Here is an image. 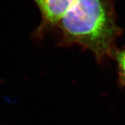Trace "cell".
Returning a JSON list of instances; mask_svg holds the SVG:
<instances>
[{
	"label": "cell",
	"mask_w": 125,
	"mask_h": 125,
	"mask_svg": "<svg viewBox=\"0 0 125 125\" xmlns=\"http://www.w3.org/2000/svg\"><path fill=\"white\" fill-rule=\"evenodd\" d=\"M57 25L62 45L88 49L99 62L112 57L115 40L122 33L111 0H76Z\"/></svg>",
	"instance_id": "obj_1"
},
{
	"label": "cell",
	"mask_w": 125,
	"mask_h": 125,
	"mask_svg": "<svg viewBox=\"0 0 125 125\" xmlns=\"http://www.w3.org/2000/svg\"><path fill=\"white\" fill-rule=\"evenodd\" d=\"M42 15L40 31L48 25H57L76 0H34Z\"/></svg>",
	"instance_id": "obj_2"
},
{
	"label": "cell",
	"mask_w": 125,
	"mask_h": 125,
	"mask_svg": "<svg viewBox=\"0 0 125 125\" xmlns=\"http://www.w3.org/2000/svg\"><path fill=\"white\" fill-rule=\"evenodd\" d=\"M112 58L115 59L117 67L118 82L125 90V48L114 50Z\"/></svg>",
	"instance_id": "obj_3"
}]
</instances>
